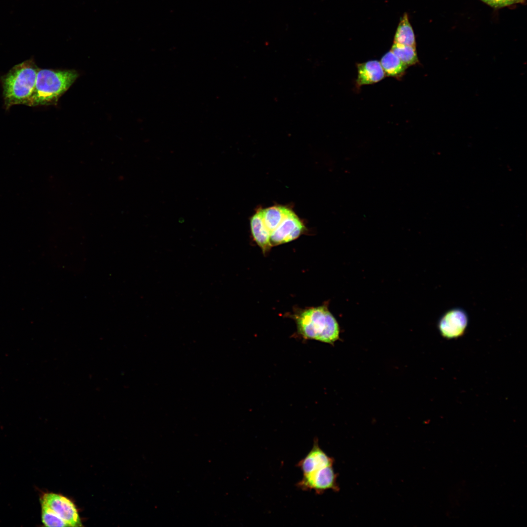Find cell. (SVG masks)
Here are the masks:
<instances>
[{"mask_svg":"<svg viewBox=\"0 0 527 527\" xmlns=\"http://www.w3.org/2000/svg\"><path fill=\"white\" fill-rule=\"evenodd\" d=\"M390 50L407 67L420 63L416 47L393 43Z\"/></svg>","mask_w":527,"mask_h":527,"instance_id":"14","label":"cell"},{"mask_svg":"<svg viewBox=\"0 0 527 527\" xmlns=\"http://www.w3.org/2000/svg\"><path fill=\"white\" fill-rule=\"evenodd\" d=\"M337 474L333 466H327L310 473L303 474L297 486L303 490H312L321 494L327 490H339Z\"/></svg>","mask_w":527,"mask_h":527,"instance_id":"4","label":"cell"},{"mask_svg":"<svg viewBox=\"0 0 527 527\" xmlns=\"http://www.w3.org/2000/svg\"><path fill=\"white\" fill-rule=\"evenodd\" d=\"M41 501L47 505L71 527L82 526L74 503L67 497L53 493L44 494Z\"/></svg>","mask_w":527,"mask_h":527,"instance_id":"5","label":"cell"},{"mask_svg":"<svg viewBox=\"0 0 527 527\" xmlns=\"http://www.w3.org/2000/svg\"><path fill=\"white\" fill-rule=\"evenodd\" d=\"M393 43L416 47L415 34L406 13H405L401 18L394 35Z\"/></svg>","mask_w":527,"mask_h":527,"instance_id":"13","label":"cell"},{"mask_svg":"<svg viewBox=\"0 0 527 527\" xmlns=\"http://www.w3.org/2000/svg\"><path fill=\"white\" fill-rule=\"evenodd\" d=\"M38 69L34 61L30 59L14 66L2 77L6 109L14 105H26L34 90Z\"/></svg>","mask_w":527,"mask_h":527,"instance_id":"3","label":"cell"},{"mask_svg":"<svg viewBox=\"0 0 527 527\" xmlns=\"http://www.w3.org/2000/svg\"><path fill=\"white\" fill-rule=\"evenodd\" d=\"M304 230L303 223L290 209L280 224L271 233V243L273 246L290 242L298 238Z\"/></svg>","mask_w":527,"mask_h":527,"instance_id":"7","label":"cell"},{"mask_svg":"<svg viewBox=\"0 0 527 527\" xmlns=\"http://www.w3.org/2000/svg\"><path fill=\"white\" fill-rule=\"evenodd\" d=\"M380 62L386 76L399 80L405 75L408 67L391 50L384 54Z\"/></svg>","mask_w":527,"mask_h":527,"instance_id":"11","label":"cell"},{"mask_svg":"<svg viewBox=\"0 0 527 527\" xmlns=\"http://www.w3.org/2000/svg\"><path fill=\"white\" fill-rule=\"evenodd\" d=\"M41 521L46 527H71L47 505L41 502Z\"/></svg>","mask_w":527,"mask_h":527,"instance_id":"15","label":"cell"},{"mask_svg":"<svg viewBox=\"0 0 527 527\" xmlns=\"http://www.w3.org/2000/svg\"><path fill=\"white\" fill-rule=\"evenodd\" d=\"M334 460L328 456L320 447L317 438L314 440L313 446L307 454L297 465L303 474L310 473L319 469L333 466Z\"/></svg>","mask_w":527,"mask_h":527,"instance_id":"8","label":"cell"},{"mask_svg":"<svg viewBox=\"0 0 527 527\" xmlns=\"http://www.w3.org/2000/svg\"><path fill=\"white\" fill-rule=\"evenodd\" d=\"M250 227L255 242L263 253H266L272 245L270 240V233L265 227L262 218L261 209L257 210L251 218Z\"/></svg>","mask_w":527,"mask_h":527,"instance_id":"10","label":"cell"},{"mask_svg":"<svg viewBox=\"0 0 527 527\" xmlns=\"http://www.w3.org/2000/svg\"><path fill=\"white\" fill-rule=\"evenodd\" d=\"M290 209L282 205L261 209L263 223L270 234L280 224Z\"/></svg>","mask_w":527,"mask_h":527,"instance_id":"12","label":"cell"},{"mask_svg":"<svg viewBox=\"0 0 527 527\" xmlns=\"http://www.w3.org/2000/svg\"><path fill=\"white\" fill-rule=\"evenodd\" d=\"M490 6L499 8L520 2L522 0H480Z\"/></svg>","mask_w":527,"mask_h":527,"instance_id":"16","label":"cell"},{"mask_svg":"<svg viewBox=\"0 0 527 527\" xmlns=\"http://www.w3.org/2000/svg\"><path fill=\"white\" fill-rule=\"evenodd\" d=\"M299 333L304 339L333 344L339 338L338 323L327 304L305 309L295 315Z\"/></svg>","mask_w":527,"mask_h":527,"instance_id":"1","label":"cell"},{"mask_svg":"<svg viewBox=\"0 0 527 527\" xmlns=\"http://www.w3.org/2000/svg\"><path fill=\"white\" fill-rule=\"evenodd\" d=\"M356 66L358 75L356 87L357 89L364 85L377 83L386 76L380 62L377 60L358 63Z\"/></svg>","mask_w":527,"mask_h":527,"instance_id":"9","label":"cell"},{"mask_svg":"<svg viewBox=\"0 0 527 527\" xmlns=\"http://www.w3.org/2000/svg\"><path fill=\"white\" fill-rule=\"evenodd\" d=\"M78 75L75 70L39 69L34 90L26 105L36 106L55 104Z\"/></svg>","mask_w":527,"mask_h":527,"instance_id":"2","label":"cell"},{"mask_svg":"<svg viewBox=\"0 0 527 527\" xmlns=\"http://www.w3.org/2000/svg\"><path fill=\"white\" fill-rule=\"evenodd\" d=\"M468 319L465 311L461 308H453L445 313L438 323V328L442 337L451 339L464 334Z\"/></svg>","mask_w":527,"mask_h":527,"instance_id":"6","label":"cell"}]
</instances>
